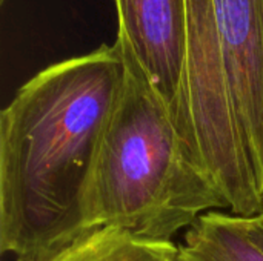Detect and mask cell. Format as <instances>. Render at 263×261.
<instances>
[{"mask_svg":"<svg viewBox=\"0 0 263 261\" xmlns=\"http://www.w3.org/2000/svg\"><path fill=\"white\" fill-rule=\"evenodd\" d=\"M176 261H263V246L251 234L247 217L211 211L185 231Z\"/></svg>","mask_w":263,"mask_h":261,"instance_id":"5","label":"cell"},{"mask_svg":"<svg viewBox=\"0 0 263 261\" xmlns=\"http://www.w3.org/2000/svg\"><path fill=\"white\" fill-rule=\"evenodd\" d=\"M247 222H248V228L251 234L263 246V211L254 217H247Z\"/></svg>","mask_w":263,"mask_h":261,"instance_id":"7","label":"cell"},{"mask_svg":"<svg viewBox=\"0 0 263 261\" xmlns=\"http://www.w3.org/2000/svg\"><path fill=\"white\" fill-rule=\"evenodd\" d=\"M176 243H157L119 229H99L39 261H176ZM25 261V260H17Z\"/></svg>","mask_w":263,"mask_h":261,"instance_id":"6","label":"cell"},{"mask_svg":"<svg viewBox=\"0 0 263 261\" xmlns=\"http://www.w3.org/2000/svg\"><path fill=\"white\" fill-rule=\"evenodd\" d=\"M125 80L120 46L46 66L0 114V252L39 261L82 237V192Z\"/></svg>","mask_w":263,"mask_h":261,"instance_id":"1","label":"cell"},{"mask_svg":"<svg viewBox=\"0 0 263 261\" xmlns=\"http://www.w3.org/2000/svg\"><path fill=\"white\" fill-rule=\"evenodd\" d=\"M117 45L170 106L179 92L186 48V0H114Z\"/></svg>","mask_w":263,"mask_h":261,"instance_id":"4","label":"cell"},{"mask_svg":"<svg viewBox=\"0 0 263 261\" xmlns=\"http://www.w3.org/2000/svg\"><path fill=\"white\" fill-rule=\"evenodd\" d=\"M122 55L125 80L82 192V237L111 228L174 243L200 215L228 211V205L191 157L166 102L139 65Z\"/></svg>","mask_w":263,"mask_h":261,"instance_id":"3","label":"cell"},{"mask_svg":"<svg viewBox=\"0 0 263 261\" xmlns=\"http://www.w3.org/2000/svg\"><path fill=\"white\" fill-rule=\"evenodd\" d=\"M6 2H8V0H0V5H5Z\"/></svg>","mask_w":263,"mask_h":261,"instance_id":"8","label":"cell"},{"mask_svg":"<svg viewBox=\"0 0 263 261\" xmlns=\"http://www.w3.org/2000/svg\"><path fill=\"white\" fill-rule=\"evenodd\" d=\"M171 115L228 211L260 214L263 0H186L185 63Z\"/></svg>","mask_w":263,"mask_h":261,"instance_id":"2","label":"cell"}]
</instances>
